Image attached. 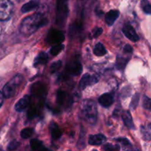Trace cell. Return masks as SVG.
Masks as SVG:
<instances>
[{"instance_id":"17","label":"cell","mask_w":151,"mask_h":151,"mask_svg":"<svg viewBox=\"0 0 151 151\" xmlns=\"http://www.w3.org/2000/svg\"><path fill=\"white\" fill-rule=\"evenodd\" d=\"M49 57L48 55L45 52H41L38 56L36 57V58L35 59V61H34V66H36L38 65H41V64H45L46 63L48 60Z\"/></svg>"},{"instance_id":"16","label":"cell","mask_w":151,"mask_h":151,"mask_svg":"<svg viewBox=\"0 0 151 151\" xmlns=\"http://www.w3.org/2000/svg\"><path fill=\"white\" fill-rule=\"evenodd\" d=\"M57 96H58L57 101L58 103V104L60 105V106H64V105H66V103L69 102V99H70L69 98V94H66L65 91H60V90H59V91H58Z\"/></svg>"},{"instance_id":"19","label":"cell","mask_w":151,"mask_h":151,"mask_svg":"<svg viewBox=\"0 0 151 151\" xmlns=\"http://www.w3.org/2000/svg\"><path fill=\"white\" fill-rule=\"evenodd\" d=\"M64 49V45L62 44H55L51 48L50 50V53H51L52 55L53 56H55L58 55L62 50Z\"/></svg>"},{"instance_id":"23","label":"cell","mask_w":151,"mask_h":151,"mask_svg":"<svg viewBox=\"0 0 151 151\" xmlns=\"http://www.w3.org/2000/svg\"><path fill=\"white\" fill-rule=\"evenodd\" d=\"M141 7L144 12L147 14H150L151 13V6L149 1L147 0H142Z\"/></svg>"},{"instance_id":"21","label":"cell","mask_w":151,"mask_h":151,"mask_svg":"<svg viewBox=\"0 0 151 151\" xmlns=\"http://www.w3.org/2000/svg\"><path fill=\"white\" fill-rule=\"evenodd\" d=\"M142 134L143 139L145 140L149 141L150 139V125L149 124L147 128H145L144 126L142 127Z\"/></svg>"},{"instance_id":"18","label":"cell","mask_w":151,"mask_h":151,"mask_svg":"<svg viewBox=\"0 0 151 151\" xmlns=\"http://www.w3.org/2000/svg\"><path fill=\"white\" fill-rule=\"evenodd\" d=\"M106 52H106V48H105V47L103 45L102 43H97L96 44L95 47L94 49V54L95 55L100 57V56H103L104 55H106Z\"/></svg>"},{"instance_id":"31","label":"cell","mask_w":151,"mask_h":151,"mask_svg":"<svg viewBox=\"0 0 151 151\" xmlns=\"http://www.w3.org/2000/svg\"><path fill=\"white\" fill-rule=\"evenodd\" d=\"M124 51H125V52L131 53L133 52V49L130 45H126L125 47V48H124Z\"/></svg>"},{"instance_id":"12","label":"cell","mask_w":151,"mask_h":151,"mask_svg":"<svg viewBox=\"0 0 151 151\" xmlns=\"http://www.w3.org/2000/svg\"><path fill=\"white\" fill-rule=\"evenodd\" d=\"M99 103L103 107H109L114 103L113 96L110 94H104L99 98Z\"/></svg>"},{"instance_id":"30","label":"cell","mask_w":151,"mask_h":151,"mask_svg":"<svg viewBox=\"0 0 151 151\" xmlns=\"http://www.w3.org/2000/svg\"><path fill=\"white\" fill-rule=\"evenodd\" d=\"M117 141L119 142L120 143H122V144H123L125 146H128L127 145L131 146V143L129 142V141H128L127 139H118Z\"/></svg>"},{"instance_id":"32","label":"cell","mask_w":151,"mask_h":151,"mask_svg":"<svg viewBox=\"0 0 151 151\" xmlns=\"http://www.w3.org/2000/svg\"><path fill=\"white\" fill-rule=\"evenodd\" d=\"M3 100H4V95H3L2 92L0 91V108L3 104Z\"/></svg>"},{"instance_id":"3","label":"cell","mask_w":151,"mask_h":151,"mask_svg":"<svg viewBox=\"0 0 151 151\" xmlns=\"http://www.w3.org/2000/svg\"><path fill=\"white\" fill-rule=\"evenodd\" d=\"M23 81V77L21 75H17L9 81L3 88V95L5 98H12L18 92L20 86Z\"/></svg>"},{"instance_id":"5","label":"cell","mask_w":151,"mask_h":151,"mask_svg":"<svg viewBox=\"0 0 151 151\" xmlns=\"http://www.w3.org/2000/svg\"><path fill=\"white\" fill-rule=\"evenodd\" d=\"M64 34L62 31L58 29H52L50 30L47 35V41L50 44H57L64 41Z\"/></svg>"},{"instance_id":"1","label":"cell","mask_w":151,"mask_h":151,"mask_svg":"<svg viewBox=\"0 0 151 151\" xmlns=\"http://www.w3.org/2000/svg\"><path fill=\"white\" fill-rule=\"evenodd\" d=\"M47 23V18L41 13H35L23 19L20 26V32L25 35H29Z\"/></svg>"},{"instance_id":"27","label":"cell","mask_w":151,"mask_h":151,"mask_svg":"<svg viewBox=\"0 0 151 151\" xmlns=\"http://www.w3.org/2000/svg\"><path fill=\"white\" fill-rule=\"evenodd\" d=\"M139 94H136L135 96L134 97V99L132 100V102H131V108L133 109H135L137 108V105H138L139 103Z\"/></svg>"},{"instance_id":"14","label":"cell","mask_w":151,"mask_h":151,"mask_svg":"<svg viewBox=\"0 0 151 151\" xmlns=\"http://www.w3.org/2000/svg\"><path fill=\"white\" fill-rule=\"evenodd\" d=\"M38 4H39V3H38V1H37V0H31L29 2L24 4L22 7V9H21V10H22V12L23 13H28V12L35 10V8H37Z\"/></svg>"},{"instance_id":"25","label":"cell","mask_w":151,"mask_h":151,"mask_svg":"<svg viewBox=\"0 0 151 151\" xmlns=\"http://www.w3.org/2000/svg\"><path fill=\"white\" fill-rule=\"evenodd\" d=\"M19 142L17 140H13L12 142H10V144L7 146V150H14L16 149H17L19 146Z\"/></svg>"},{"instance_id":"13","label":"cell","mask_w":151,"mask_h":151,"mask_svg":"<svg viewBox=\"0 0 151 151\" xmlns=\"http://www.w3.org/2000/svg\"><path fill=\"white\" fill-rule=\"evenodd\" d=\"M50 132H51L52 138L53 139H58L62 136V132L60 129L59 128L58 124H56L55 122H52L50 126Z\"/></svg>"},{"instance_id":"26","label":"cell","mask_w":151,"mask_h":151,"mask_svg":"<svg viewBox=\"0 0 151 151\" xmlns=\"http://www.w3.org/2000/svg\"><path fill=\"white\" fill-rule=\"evenodd\" d=\"M150 99L147 96H145L143 98V107L147 110H150Z\"/></svg>"},{"instance_id":"8","label":"cell","mask_w":151,"mask_h":151,"mask_svg":"<svg viewBox=\"0 0 151 151\" xmlns=\"http://www.w3.org/2000/svg\"><path fill=\"white\" fill-rule=\"evenodd\" d=\"M122 32L125 34V36L128 39L131 40V41L136 42V41H139V37L137 32H136L135 29L131 24H127L124 25L123 28H122Z\"/></svg>"},{"instance_id":"20","label":"cell","mask_w":151,"mask_h":151,"mask_svg":"<svg viewBox=\"0 0 151 151\" xmlns=\"http://www.w3.org/2000/svg\"><path fill=\"white\" fill-rule=\"evenodd\" d=\"M31 147L33 150H45L43 147V144L41 141L38 139H32L30 141Z\"/></svg>"},{"instance_id":"15","label":"cell","mask_w":151,"mask_h":151,"mask_svg":"<svg viewBox=\"0 0 151 151\" xmlns=\"http://www.w3.org/2000/svg\"><path fill=\"white\" fill-rule=\"evenodd\" d=\"M122 118L125 125L128 128H131H131H134V122H133L132 116H131L129 111H124L122 114Z\"/></svg>"},{"instance_id":"2","label":"cell","mask_w":151,"mask_h":151,"mask_svg":"<svg viewBox=\"0 0 151 151\" xmlns=\"http://www.w3.org/2000/svg\"><path fill=\"white\" fill-rule=\"evenodd\" d=\"M81 116L90 124H94L97 122V108L94 100H86L83 102L81 109Z\"/></svg>"},{"instance_id":"7","label":"cell","mask_w":151,"mask_h":151,"mask_svg":"<svg viewBox=\"0 0 151 151\" xmlns=\"http://www.w3.org/2000/svg\"><path fill=\"white\" fill-rule=\"evenodd\" d=\"M82 65L78 60H74L68 63L66 67V71L69 75H78L82 72Z\"/></svg>"},{"instance_id":"9","label":"cell","mask_w":151,"mask_h":151,"mask_svg":"<svg viewBox=\"0 0 151 151\" xmlns=\"http://www.w3.org/2000/svg\"><path fill=\"white\" fill-rule=\"evenodd\" d=\"M29 103H30V98L28 95H25L17 102L15 106V109L18 112H22L29 106Z\"/></svg>"},{"instance_id":"6","label":"cell","mask_w":151,"mask_h":151,"mask_svg":"<svg viewBox=\"0 0 151 151\" xmlns=\"http://www.w3.org/2000/svg\"><path fill=\"white\" fill-rule=\"evenodd\" d=\"M99 81V78L97 75H91L89 74H85L80 81V87L81 89H84L88 86H92Z\"/></svg>"},{"instance_id":"22","label":"cell","mask_w":151,"mask_h":151,"mask_svg":"<svg viewBox=\"0 0 151 151\" xmlns=\"http://www.w3.org/2000/svg\"><path fill=\"white\" fill-rule=\"evenodd\" d=\"M33 132L34 131L32 128H24V129H23L22 131H21V137H22V138L23 139H28L32 135Z\"/></svg>"},{"instance_id":"28","label":"cell","mask_w":151,"mask_h":151,"mask_svg":"<svg viewBox=\"0 0 151 151\" xmlns=\"http://www.w3.org/2000/svg\"><path fill=\"white\" fill-rule=\"evenodd\" d=\"M103 28L101 27H97L94 29V32H93V37L94 38H97L98 36H100L102 33H103Z\"/></svg>"},{"instance_id":"4","label":"cell","mask_w":151,"mask_h":151,"mask_svg":"<svg viewBox=\"0 0 151 151\" xmlns=\"http://www.w3.org/2000/svg\"><path fill=\"white\" fill-rule=\"evenodd\" d=\"M13 11V4L10 0H0V21L10 19Z\"/></svg>"},{"instance_id":"24","label":"cell","mask_w":151,"mask_h":151,"mask_svg":"<svg viewBox=\"0 0 151 151\" xmlns=\"http://www.w3.org/2000/svg\"><path fill=\"white\" fill-rule=\"evenodd\" d=\"M62 66V63L60 60H58V61H55L54 63H52V65L50 66V72L51 73H55V72H57L58 70H59L60 67Z\"/></svg>"},{"instance_id":"29","label":"cell","mask_w":151,"mask_h":151,"mask_svg":"<svg viewBox=\"0 0 151 151\" xmlns=\"http://www.w3.org/2000/svg\"><path fill=\"white\" fill-rule=\"evenodd\" d=\"M103 149L106 150H119V147L117 146H114L111 144H107L104 146Z\"/></svg>"},{"instance_id":"10","label":"cell","mask_w":151,"mask_h":151,"mask_svg":"<svg viewBox=\"0 0 151 151\" xmlns=\"http://www.w3.org/2000/svg\"><path fill=\"white\" fill-rule=\"evenodd\" d=\"M106 138L103 134H96V135H91L88 139V144L92 146L101 145L106 142Z\"/></svg>"},{"instance_id":"11","label":"cell","mask_w":151,"mask_h":151,"mask_svg":"<svg viewBox=\"0 0 151 151\" xmlns=\"http://www.w3.org/2000/svg\"><path fill=\"white\" fill-rule=\"evenodd\" d=\"M119 16V12L116 10H111L109 12H108L105 17L106 24L109 26H111L114 24L115 21L118 19Z\"/></svg>"}]
</instances>
